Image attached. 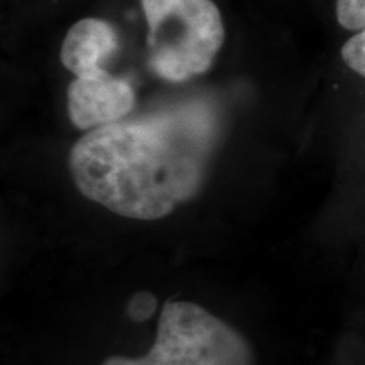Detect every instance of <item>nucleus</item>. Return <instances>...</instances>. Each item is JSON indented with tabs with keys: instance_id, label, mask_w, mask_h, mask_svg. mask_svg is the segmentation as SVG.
Returning a JSON list of instances; mask_svg holds the SVG:
<instances>
[{
	"instance_id": "nucleus-1",
	"label": "nucleus",
	"mask_w": 365,
	"mask_h": 365,
	"mask_svg": "<svg viewBox=\"0 0 365 365\" xmlns=\"http://www.w3.org/2000/svg\"><path fill=\"white\" fill-rule=\"evenodd\" d=\"M215 107L188 100L81 135L70 171L85 198L132 220H159L202 190L220 140Z\"/></svg>"
},
{
	"instance_id": "nucleus-2",
	"label": "nucleus",
	"mask_w": 365,
	"mask_h": 365,
	"mask_svg": "<svg viewBox=\"0 0 365 365\" xmlns=\"http://www.w3.org/2000/svg\"><path fill=\"white\" fill-rule=\"evenodd\" d=\"M117 48V31L98 17L78 21L63 39L59 58L75 76L66 98L68 115L76 129L93 130L122 120L134 110L137 95L132 81L105 68Z\"/></svg>"
},
{
	"instance_id": "nucleus-3",
	"label": "nucleus",
	"mask_w": 365,
	"mask_h": 365,
	"mask_svg": "<svg viewBox=\"0 0 365 365\" xmlns=\"http://www.w3.org/2000/svg\"><path fill=\"white\" fill-rule=\"evenodd\" d=\"M148 22V66L164 81L182 83L213 66L225 41L213 0H140Z\"/></svg>"
},
{
	"instance_id": "nucleus-4",
	"label": "nucleus",
	"mask_w": 365,
	"mask_h": 365,
	"mask_svg": "<svg viewBox=\"0 0 365 365\" xmlns=\"http://www.w3.org/2000/svg\"><path fill=\"white\" fill-rule=\"evenodd\" d=\"M102 365H254L244 336L190 301L163 307L154 345L143 357H110Z\"/></svg>"
},
{
	"instance_id": "nucleus-5",
	"label": "nucleus",
	"mask_w": 365,
	"mask_h": 365,
	"mask_svg": "<svg viewBox=\"0 0 365 365\" xmlns=\"http://www.w3.org/2000/svg\"><path fill=\"white\" fill-rule=\"evenodd\" d=\"M336 21L346 31H362L365 27V0H336Z\"/></svg>"
},
{
	"instance_id": "nucleus-6",
	"label": "nucleus",
	"mask_w": 365,
	"mask_h": 365,
	"mask_svg": "<svg viewBox=\"0 0 365 365\" xmlns=\"http://www.w3.org/2000/svg\"><path fill=\"white\" fill-rule=\"evenodd\" d=\"M341 59L350 70L365 78V27L341 46Z\"/></svg>"
},
{
	"instance_id": "nucleus-7",
	"label": "nucleus",
	"mask_w": 365,
	"mask_h": 365,
	"mask_svg": "<svg viewBox=\"0 0 365 365\" xmlns=\"http://www.w3.org/2000/svg\"><path fill=\"white\" fill-rule=\"evenodd\" d=\"M158 308V298L149 291H139L127 301V317L134 323H144L153 318Z\"/></svg>"
}]
</instances>
